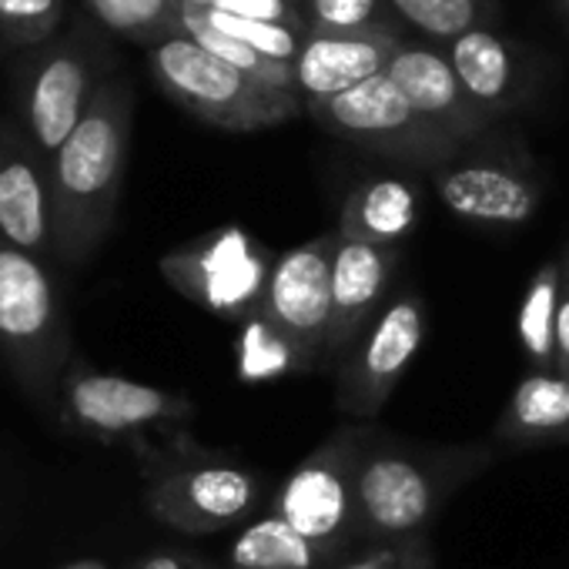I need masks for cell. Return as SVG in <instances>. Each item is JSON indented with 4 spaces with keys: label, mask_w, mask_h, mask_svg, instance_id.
Listing matches in <instances>:
<instances>
[{
    "label": "cell",
    "mask_w": 569,
    "mask_h": 569,
    "mask_svg": "<svg viewBox=\"0 0 569 569\" xmlns=\"http://www.w3.org/2000/svg\"><path fill=\"white\" fill-rule=\"evenodd\" d=\"M389 8L402 28L419 31L422 41L439 48L502 21L499 0H389Z\"/></svg>",
    "instance_id": "obj_23"
},
{
    "label": "cell",
    "mask_w": 569,
    "mask_h": 569,
    "mask_svg": "<svg viewBox=\"0 0 569 569\" xmlns=\"http://www.w3.org/2000/svg\"><path fill=\"white\" fill-rule=\"evenodd\" d=\"M204 18L228 38H238L241 44L254 48L258 54L278 61V64H296L309 31L302 28H281V24H261V21H248V18H238V14H228V11H214V8H201Z\"/></svg>",
    "instance_id": "obj_29"
},
{
    "label": "cell",
    "mask_w": 569,
    "mask_h": 569,
    "mask_svg": "<svg viewBox=\"0 0 569 569\" xmlns=\"http://www.w3.org/2000/svg\"><path fill=\"white\" fill-rule=\"evenodd\" d=\"M134 118V88L114 71L74 134L51 161L54 191V258L84 264L108 238L121 198L128 141Z\"/></svg>",
    "instance_id": "obj_1"
},
{
    "label": "cell",
    "mask_w": 569,
    "mask_h": 569,
    "mask_svg": "<svg viewBox=\"0 0 569 569\" xmlns=\"http://www.w3.org/2000/svg\"><path fill=\"white\" fill-rule=\"evenodd\" d=\"M446 51L469 98L496 124L509 114L532 108L552 71L542 51L496 28L472 31L452 41Z\"/></svg>",
    "instance_id": "obj_14"
},
{
    "label": "cell",
    "mask_w": 569,
    "mask_h": 569,
    "mask_svg": "<svg viewBox=\"0 0 569 569\" xmlns=\"http://www.w3.org/2000/svg\"><path fill=\"white\" fill-rule=\"evenodd\" d=\"M161 274L188 302L241 326L261 306L271 261L244 228L228 224L168 251Z\"/></svg>",
    "instance_id": "obj_9"
},
{
    "label": "cell",
    "mask_w": 569,
    "mask_h": 569,
    "mask_svg": "<svg viewBox=\"0 0 569 569\" xmlns=\"http://www.w3.org/2000/svg\"><path fill=\"white\" fill-rule=\"evenodd\" d=\"M339 231H326L271 264L268 289L261 296V319L289 342L299 356V369L322 366L329 322H332V258Z\"/></svg>",
    "instance_id": "obj_12"
},
{
    "label": "cell",
    "mask_w": 569,
    "mask_h": 569,
    "mask_svg": "<svg viewBox=\"0 0 569 569\" xmlns=\"http://www.w3.org/2000/svg\"><path fill=\"white\" fill-rule=\"evenodd\" d=\"M289 372H302L296 349L261 319V312L244 319L241 332H238V376H241V382H271V379H281Z\"/></svg>",
    "instance_id": "obj_27"
},
{
    "label": "cell",
    "mask_w": 569,
    "mask_h": 569,
    "mask_svg": "<svg viewBox=\"0 0 569 569\" xmlns=\"http://www.w3.org/2000/svg\"><path fill=\"white\" fill-rule=\"evenodd\" d=\"M4 64L11 121L48 161H54L74 134L101 84L121 71L108 34L88 14H71L51 41L8 58Z\"/></svg>",
    "instance_id": "obj_2"
},
{
    "label": "cell",
    "mask_w": 569,
    "mask_h": 569,
    "mask_svg": "<svg viewBox=\"0 0 569 569\" xmlns=\"http://www.w3.org/2000/svg\"><path fill=\"white\" fill-rule=\"evenodd\" d=\"M426 339V306L416 292H399L339 359L336 402L349 416H376Z\"/></svg>",
    "instance_id": "obj_13"
},
{
    "label": "cell",
    "mask_w": 569,
    "mask_h": 569,
    "mask_svg": "<svg viewBox=\"0 0 569 569\" xmlns=\"http://www.w3.org/2000/svg\"><path fill=\"white\" fill-rule=\"evenodd\" d=\"M406 34L396 31H376V34H309L292 74H296V94L302 104L326 101L336 94L352 91L356 84L386 74L396 48Z\"/></svg>",
    "instance_id": "obj_18"
},
{
    "label": "cell",
    "mask_w": 569,
    "mask_h": 569,
    "mask_svg": "<svg viewBox=\"0 0 569 569\" xmlns=\"http://www.w3.org/2000/svg\"><path fill=\"white\" fill-rule=\"evenodd\" d=\"M556 4H559V8H562V14L569 18V0H556Z\"/></svg>",
    "instance_id": "obj_36"
},
{
    "label": "cell",
    "mask_w": 569,
    "mask_h": 569,
    "mask_svg": "<svg viewBox=\"0 0 569 569\" xmlns=\"http://www.w3.org/2000/svg\"><path fill=\"white\" fill-rule=\"evenodd\" d=\"M54 416L74 436L114 442L154 426L184 422L194 416V402L168 389L134 382L128 376L71 366L61 379Z\"/></svg>",
    "instance_id": "obj_11"
},
{
    "label": "cell",
    "mask_w": 569,
    "mask_h": 569,
    "mask_svg": "<svg viewBox=\"0 0 569 569\" xmlns=\"http://www.w3.org/2000/svg\"><path fill=\"white\" fill-rule=\"evenodd\" d=\"M214 11H228V14L261 21V24H281V28L309 31L306 8H296L292 0H218Z\"/></svg>",
    "instance_id": "obj_31"
},
{
    "label": "cell",
    "mask_w": 569,
    "mask_h": 569,
    "mask_svg": "<svg viewBox=\"0 0 569 569\" xmlns=\"http://www.w3.org/2000/svg\"><path fill=\"white\" fill-rule=\"evenodd\" d=\"M181 31H184L191 41H198L208 54H214L218 61L238 68L241 74L254 78L258 84H268V88L292 91V94H296V74H292L289 64H278V61L258 54L254 48L241 44L238 38L221 34V31L204 18V11L194 8V4H188V0H184V8H181Z\"/></svg>",
    "instance_id": "obj_25"
},
{
    "label": "cell",
    "mask_w": 569,
    "mask_h": 569,
    "mask_svg": "<svg viewBox=\"0 0 569 569\" xmlns=\"http://www.w3.org/2000/svg\"><path fill=\"white\" fill-rule=\"evenodd\" d=\"M339 569H432V556L426 536H416V539L372 546L366 556H356Z\"/></svg>",
    "instance_id": "obj_30"
},
{
    "label": "cell",
    "mask_w": 569,
    "mask_h": 569,
    "mask_svg": "<svg viewBox=\"0 0 569 569\" xmlns=\"http://www.w3.org/2000/svg\"><path fill=\"white\" fill-rule=\"evenodd\" d=\"M306 111L322 131H329L369 154L402 161V164H419L429 171L446 164L449 158H456L466 148L456 138L442 134L439 128H432L406 101V94L396 88V81L389 74L369 78L346 94H336L326 101H309Z\"/></svg>",
    "instance_id": "obj_6"
},
{
    "label": "cell",
    "mask_w": 569,
    "mask_h": 569,
    "mask_svg": "<svg viewBox=\"0 0 569 569\" xmlns=\"http://www.w3.org/2000/svg\"><path fill=\"white\" fill-rule=\"evenodd\" d=\"M482 452H449V459H419L399 449L372 446L359 466V539L399 542L422 536L446 492L462 479V466Z\"/></svg>",
    "instance_id": "obj_7"
},
{
    "label": "cell",
    "mask_w": 569,
    "mask_h": 569,
    "mask_svg": "<svg viewBox=\"0 0 569 569\" xmlns=\"http://www.w3.org/2000/svg\"><path fill=\"white\" fill-rule=\"evenodd\" d=\"M562 299L556 322V372L569 379V248L562 251Z\"/></svg>",
    "instance_id": "obj_32"
},
{
    "label": "cell",
    "mask_w": 569,
    "mask_h": 569,
    "mask_svg": "<svg viewBox=\"0 0 569 569\" xmlns=\"http://www.w3.org/2000/svg\"><path fill=\"white\" fill-rule=\"evenodd\" d=\"M309 34H406L389 0H306Z\"/></svg>",
    "instance_id": "obj_28"
},
{
    "label": "cell",
    "mask_w": 569,
    "mask_h": 569,
    "mask_svg": "<svg viewBox=\"0 0 569 569\" xmlns=\"http://www.w3.org/2000/svg\"><path fill=\"white\" fill-rule=\"evenodd\" d=\"M496 432L509 442H569V379L529 372L516 386Z\"/></svg>",
    "instance_id": "obj_20"
},
{
    "label": "cell",
    "mask_w": 569,
    "mask_h": 569,
    "mask_svg": "<svg viewBox=\"0 0 569 569\" xmlns=\"http://www.w3.org/2000/svg\"><path fill=\"white\" fill-rule=\"evenodd\" d=\"M0 241L41 261L54 254L51 161L11 118L0 121Z\"/></svg>",
    "instance_id": "obj_15"
},
{
    "label": "cell",
    "mask_w": 569,
    "mask_h": 569,
    "mask_svg": "<svg viewBox=\"0 0 569 569\" xmlns=\"http://www.w3.org/2000/svg\"><path fill=\"white\" fill-rule=\"evenodd\" d=\"M562 299V261H542L522 296L516 316V339L532 362V372H556V322Z\"/></svg>",
    "instance_id": "obj_22"
},
{
    "label": "cell",
    "mask_w": 569,
    "mask_h": 569,
    "mask_svg": "<svg viewBox=\"0 0 569 569\" xmlns=\"http://www.w3.org/2000/svg\"><path fill=\"white\" fill-rule=\"evenodd\" d=\"M376 446L369 429H339L319 446L274 496V512L316 542L329 559L359 539L356 479L366 452Z\"/></svg>",
    "instance_id": "obj_8"
},
{
    "label": "cell",
    "mask_w": 569,
    "mask_h": 569,
    "mask_svg": "<svg viewBox=\"0 0 569 569\" xmlns=\"http://www.w3.org/2000/svg\"><path fill=\"white\" fill-rule=\"evenodd\" d=\"M0 359L34 406L58 412L71 326L44 261L8 241H0Z\"/></svg>",
    "instance_id": "obj_3"
},
{
    "label": "cell",
    "mask_w": 569,
    "mask_h": 569,
    "mask_svg": "<svg viewBox=\"0 0 569 569\" xmlns=\"http://www.w3.org/2000/svg\"><path fill=\"white\" fill-rule=\"evenodd\" d=\"M131 569H211L204 559L191 556V552H178V549H158L141 556Z\"/></svg>",
    "instance_id": "obj_33"
},
{
    "label": "cell",
    "mask_w": 569,
    "mask_h": 569,
    "mask_svg": "<svg viewBox=\"0 0 569 569\" xmlns=\"http://www.w3.org/2000/svg\"><path fill=\"white\" fill-rule=\"evenodd\" d=\"M58 569H111L104 559H74V562H64Z\"/></svg>",
    "instance_id": "obj_34"
},
{
    "label": "cell",
    "mask_w": 569,
    "mask_h": 569,
    "mask_svg": "<svg viewBox=\"0 0 569 569\" xmlns=\"http://www.w3.org/2000/svg\"><path fill=\"white\" fill-rule=\"evenodd\" d=\"M386 74L432 128L456 138L459 144H472L496 128V121L486 118L469 98L449 61V51L439 44L402 38Z\"/></svg>",
    "instance_id": "obj_16"
},
{
    "label": "cell",
    "mask_w": 569,
    "mask_h": 569,
    "mask_svg": "<svg viewBox=\"0 0 569 569\" xmlns=\"http://www.w3.org/2000/svg\"><path fill=\"white\" fill-rule=\"evenodd\" d=\"M81 8L104 34L124 38L148 51L184 34V0H81Z\"/></svg>",
    "instance_id": "obj_24"
},
{
    "label": "cell",
    "mask_w": 569,
    "mask_h": 569,
    "mask_svg": "<svg viewBox=\"0 0 569 569\" xmlns=\"http://www.w3.org/2000/svg\"><path fill=\"white\" fill-rule=\"evenodd\" d=\"M148 68L158 88L178 108L221 131H261L306 111L299 94L258 84L254 78L208 54L188 34L151 48Z\"/></svg>",
    "instance_id": "obj_4"
},
{
    "label": "cell",
    "mask_w": 569,
    "mask_h": 569,
    "mask_svg": "<svg viewBox=\"0 0 569 569\" xmlns=\"http://www.w3.org/2000/svg\"><path fill=\"white\" fill-rule=\"evenodd\" d=\"M188 4H194V8H214L218 0H188Z\"/></svg>",
    "instance_id": "obj_35"
},
{
    "label": "cell",
    "mask_w": 569,
    "mask_h": 569,
    "mask_svg": "<svg viewBox=\"0 0 569 569\" xmlns=\"http://www.w3.org/2000/svg\"><path fill=\"white\" fill-rule=\"evenodd\" d=\"M432 184L456 218L486 228H519L542 201L532 161L522 151L489 141V134L432 168Z\"/></svg>",
    "instance_id": "obj_10"
},
{
    "label": "cell",
    "mask_w": 569,
    "mask_h": 569,
    "mask_svg": "<svg viewBox=\"0 0 569 569\" xmlns=\"http://www.w3.org/2000/svg\"><path fill=\"white\" fill-rule=\"evenodd\" d=\"M339 231V228H336ZM402 251L352 234H339L332 258V322L322 362H336L382 312L392 271Z\"/></svg>",
    "instance_id": "obj_17"
},
{
    "label": "cell",
    "mask_w": 569,
    "mask_h": 569,
    "mask_svg": "<svg viewBox=\"0 0 569 569\" xmlns=\"http://www.w3.org/2000/svg\"><path fill=\"white\" fill-rule=\"evenodd\" d=\"M329 556L278 512L251 522L228 549L231 569H319Z\"/></svg>",
    "instance_id": "obj_21"
},
{
    "label": "cell",
    "mask_w": 569,
    "mask_h": 569,
    "mask_svg": "<svg viewBox=\"0 0 569 569\" xmlns=\"http://www.w3.org/2000/svg\"><path fill=\"white\" fill-rule=\"evenodd\" d=\"M419 218V188L406 178H369L346 194L339 214V234L399 248Z\"/></svg>",
    "instance_id": "obj_19"
},
{
    "label": "cell",
    "mask_w": 569,
    "mask_h": 569,
    "mask_svg": "<svg viewBox=\"0 0 569 569\" xmlns=\"http://www.w3.org/2000/svg\"><path fill=\"white\" fill-rule=\"evenodd\" d=\"M71 21L68 0H0V58L51 41Z\"/></svg>",
    "instance_id": "obj_26"
},
{
    "label": "cell",
    "mask_w": 569,
    "mask_h": 569,
    "mask_svg": "<svg viewBox=\"0 0 569 569\" xmlns=\"http://www.w3.org/2000/svg\"><path fill=\"white\" fill-rule=\"evenodd\" d=\"M258 496L261 482L251 469L221 462L184 442L148 456L144 466V502L151 516L184 536L218 532L244 519Z\"/></svg>",
    "instance_id": "obj_5"
},
{
    "label": "cell",
    "mask_w": 569,
    "mask_h": 569,
    "mask_svg": "<svg viewBox=\"0 0 569 569\" xmlns=\"http://www.w3.org/2000/svg\"><path fill=\"white\" fill-rule=\"evenodd\" d=\"M292 4H296V8H306V0H292Z\"/></svg>",
    "instance_id": "obj_37"
}]
</instances>
